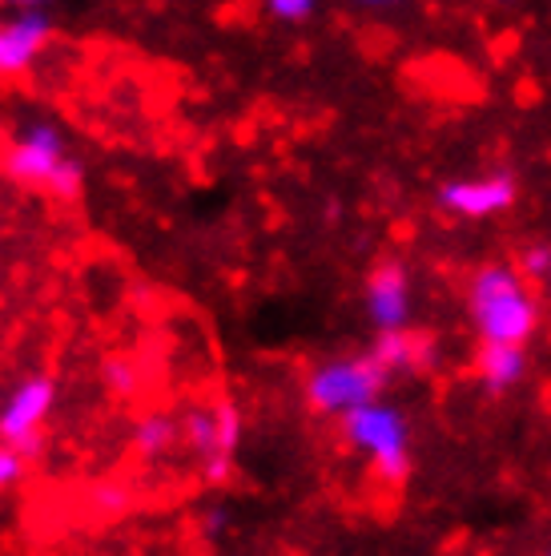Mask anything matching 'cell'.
Wrapping results in <instances>:
<instances>
[{
	"mask_svg": "<svg viewBox=\"0 0 551 556\" xmlns=\"http://www.w3.org/2000/svg\"><path fill=\"white\" fill-rule=\"evenodd\" d=\"M266 13L274 16V21H282V25H306L318 13V4L315 0H270Z\"/></svg>",
	"mask_w": 551,
	"mask_h": 556,
	"instance_id": "2e32d148",
	"label": "cell"
},
{
	"mask_svg": "<svg viewBox=\"0 0 551 556\" xmlns=\"http://www.w3.org/2000/svg\"><path fill=\"white\" fill-rule=\"evenodd\" d=\"M226 525H230L226 508H209V513L202 516V532H206V536H218V532L226 529Z\"/></svg>",
	"mask_w": 551,
	"mask_h": 556,
	"instance_id": "ac0fdd59",
	"label": "cell"
},
{
	"mask_svg": "<svg viewBox=\"0 0 551 556\" xmlns=\"http://www.w3.org/2000/svg\"><path fill=\"white\" fill-rule=\"evenodd\" d=\"M49 37H53V21L44 9H21L9 21H0V77L25 73L44 53Z\"/></svg>",
	"mask_w": 551,
	"mask_h": 556,
	"instance_id": "ba28073f",
	"label": "cell"
},
{
	"mask_svg": "<svg viewBox=\"0 0 551 556\" xmlns=\"http://www.w3.org/2000/svg\"><path fill=\"white\" fill-rule=\"evenodd\" d=\"M338 431L350 452H359L371 472L383 480V484L399 488L407 484L414 464V447H411V419L407 412L395 404H371L355 412V416L338 419Z\"/></svg>",
	"mask_w": 551,
	"mask_h": 556,
	"instance_id": "277c9868",
	"label": "cell"
},
{
	"mask_svg": "<svg viewBox=\"0 0 551 556\" xmlns=\"http://www.w3.org/2000/svg\"><path fill=\"white\" fill-rule=\"evenodd\" d=\"M520 202V178L511 169H487V174H467L439 186V210L463 223H487L508 214Z\"/></svg>",
	"mask_w": 551,
	"mask_h": 556,
	"instance_id": "5b68a950",
	"label": "cell"
},
{
	"mask_svg": "<svg viewBox=\"0 0 551 556\" xmlns=\"http://www.w3.org/2000/svg\"><path fill=\"white\" fill-rule=\"evenodd\" d=\"M21 472H25V456L13 452V447H0V492L13 488L21 480Z\"/></svg>",
	"mask_w": 551,
	"mask_h": 556,
	"instance_id": "e0dca14e",
	"label": "cell"
},
{
	"mask_svg": "<svg viewBox=\"0 0 551 556\" xmlns=\"http://www.w3.org/2000/svg\"><path fill=\"white\" fill-rule=\"evenodd\" d=\"M371 355L383 363L390 379L427 376V371L439 367V343H435V334L414 331V327L411 331H399V334H379Z\"/></svg>",
	"mask_w": 551,
	"mask_h": 556,
	"instance_id": "9c48e42d",
	"label": "cell"
},
{
	"mask_svg": "<svg viewBox=\"0 0 551 556\" xmlns=\"http://www.w3.org/2000/svg\"><path fill=\"white\" fill-rule=\"evenodd\" d=\"M214 416H218V459H221V476L230 480V472H234L238 444H242V412H238L234 400H214Z\"/></svg>",
	"mask_w": 551,
	"mask_h": 556,
	"instance_id": "7c38bea8",
	"label": "cell"
},
{
	"mask_svg": "<svg viewBox=\"0 0 551 556\" xmlns=\"http://www.w3.org/2000/svg\"><path fill=\"white\" fill-rule=\"evenodd\" d=\"M395 379L386 376V367L374 359L371 351H362V355H331V359L315 363L310 371H306V407L315 412V416H326V419H346L362 412V407L371 404H383L386 388H390Z\"/></svg>",
	"mask_w": 551,
	"mask_h": 556,
	"instance_id": "7a4b0ae2",
	"label": "cell"
},
{
	"mask_svg": "<svg viewBox=\"0 0 551 556\" xmlns=\"http://www.w3.org/2000/svg\"><path fill=\"white\" fill-rule=\"evenodd\" d=\"M56 400V388L49 376H33L4 400L0 407V444L21 452V456H37L41 452V424L49 419Z\"/></svg>",
	"mask_w": 551,
	"mask_h": 556,
	"instance_id": "52a82bcc",
	"label": "cell"
},
{
	"mask_svg": "<svg viewBox=\"0 0 551 556\" xmlns=\"http://www.w3.org/2000/svg\"><path fill=\"white\" fill-rule=\"evenodd\" d=\"M543 556H551V548H548V553H543Z\"/></svg>",
	"mask_w": 551,
	"mask_h": 556,
	"instance_id": "ffe728a7",
	"label": "cell"
},
{
	"mask_svg": "<svg viewBox=\"0 0 551 556\" xmlns=\"http://www.w3.org/2000/svg\"><path fill=\"white\" fill-rule=\"evenodd\" d=\"M515 266H520V275H524L527 282H548L551 247L548 242H527L524 251H520V258H515Z\"/></svg>",
	"mask_w": 551,
	"mask_h": 556,
	"instance_id": "9a60e30c",
	"label": "cell"
},
{
	"mask_svg": "<svg viewBox=\"0 0 551 556\" xmlns=\"http://www.w3.org/2000/svg\"><path fill=\"white\" fill-rule=\"evenodd\" d=\"M174 444H181V419H174L169 412H150V416L138 419V428H133V452L141 459L169 456Z\"/></svg>",
	"mask_w": 551,
	"mask_h": 556,
	"instance_id": "8fae6325",
	"label": "cell"
},
{
	"mask_svg": "<svg viewBox=\"0 0 551 556\" xmlns=\"http://www.w3.org/2000/svg\"><path fill=\"white\" fill-rule=\"evenodd\" d=\"M543 287H548V294H551V270H548V282H543Z\"/></svg>",
	"mask_w": 551,
	"mask_h": 556,
	"instance_id": "d6986e66",
	"label": "cell"
},
{
	"mask_svg": "<svg viewBox=\"0 0 551 556\" xmlns=\"http://www.w3.org/2000/svg\"><path fill=\"white\" fill-rule=\"evenodd\" d=\"M467 319L479 343L527 348L539 331V299L515 263H483L467 278Z\"/></svg>",
	"mask_w": 551,
	"mask_h": 556,
	"instance_id": "6da1fadb",
	"label": "cell"
},
{
	"mask_svg": "<svg viewBox=\"0 0 551 556\" xmlns=\"http://www.w3.org/2000/svg\"><path fill=\"white\" fill-rule=\"evenodd\" d=\"M89 513L101 516V520H117L121 513H129V504H133V492L121 484V480H105V484H93L89 488Z\"/></svg>",
	"mask_w": 551,
	"mask_h": 556,
	"instance_id": "4fadbf2b",
	"label": "cell"
},
{
	"mask_svg": "<svg viewBox=\"0 0 551 556\" xmlns=\"http://www.w3.org/2000/svg\"><path fill=\"white\" fill-rule=\"evenodd\" d=\"M4 169H9L13 181L49 190L61 202H73V198L81 194L85 169L69 153L65 134L53 122H25V126L16 129V138L4 150Z\"/></svg>",
	"mask_w": 551,
	"mask_h": 556,
	"instance_id": "3957f363",
	"label": "cell"
},
{
	"mask_svg": "<svg viewBox=\"0 0 551 556\" xmlns=\"http://www.w3.org/2000/svg\"><path fill=\"white\" fill-rule=\"evenodd\" d=\"M362 306H367V323H371L379 334L411 331L414 282H411L407 263H399V258L374 263L367 282H362Z\"/></svg>",
	"mask_w": 551,
	"mask_h": 556,
	"instance_id": "8992f818",
	"label": "cell"
},
{
	"mask_svg": "<svg viewBox=\"0 0 551 556\" xmlns=\"http://www.w3.org/2000/svg\"><path fill=\"white\" fill-rule=\"evenodd\" d=\"M101 376H105V388H110L117 400H138L141 395V367L133 359H125V355L105 359Z\"/></svg>",
	"mask_w": 551,
	"mask_h": 556,
	"instance_id": "5bb4252c",
	"label": "cell"
},
{
	"mask_svg": "<svg viewBox=\"0 0 551 556\" xmlns=\"http://www.w3.org/2000/svg\"><path fill=\"white\" fill-rule=\"evenodd\" d=\"M475 379L487 395H508L527 379V348H503V343H479L475 351Z\"/></svg>",
	"mask_w": 551,
	"mask_h": 556,
	"instance_id": "30bf717a",
	"label": "cell"
}]
</instances>
